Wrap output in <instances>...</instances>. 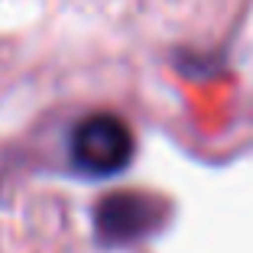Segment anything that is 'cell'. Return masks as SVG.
Instances as JSON below:
<instances>
[{"label":"cell","mask_w":253,"mask_h":253,"mask_svg":"<svg viewBox=\"0 0 253 253\" xmlns=\"http://www.w3.org/2000/svg\"><path fill=\"white\" fill-rule=\"evenodd\" d=\"M133 130L117 117V114H88L78 120L68 140V153H72V166L84 175L94 179H107L117 175L130 166L133 159Z\"/></svg>","instance_id":"1"},{"label":"cell","mask_w":253,"mask_h":253,"mask_svg":"<svg viewBox=\"0 0 253 253\" xmlns=\"http://www.w3.org/2000/svg\"><path fill=\"white\" fill-rule=\"evenodd\" d=\"M166 217V205L143 192H114L104 195L94 208V231L101 244H136L149 237Z\"/></svg>","instance_id":"2"}]
</instances>
